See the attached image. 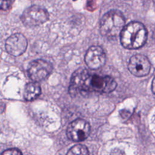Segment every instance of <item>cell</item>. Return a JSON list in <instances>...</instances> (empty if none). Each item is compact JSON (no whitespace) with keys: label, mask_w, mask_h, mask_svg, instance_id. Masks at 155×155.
<instances>
[{"label":"cell","mask_w":155,"mask_h":155,"mask_svg":"<svg viewBox=\"0 0 155 155\" xmlns=\"http://www.w3.org/2000/svg\"><path fill=\"white\" fill-rule=\"evenodd\" d=\"M125 26L123 15L117 10H111L101 18L99 24L101 33L107 38H115L120 35Z\"/></svg>","instance_id":"cell-2"},{"label":"cell","mask_w":155,"mask_h":155,"mask_svg":"<svg viewBox=\"0 0 155 155\" xmlns=\"http://www.w3.org/2000/svg\"><path fill=\"white\" fill-rule=\"evenodd\" d=\"M119 35L120 43L124 47L137 49L146 42L147 30L142 23L131 22L124 27Z\"/></svg>","instance_id":"cell-1"},{"label":"cell","mask_w":155,"mask_h":155,"mask_svg":"<svg viewBox=\"0 0 155 155\" xmlns=\"http://www.w3.org/2000/svg\"><path fill=\"white\" fill-rule=\"evenodd\" d=\"M117 86L116 82L110 76L91 74L88 83V91L97 93H110Z\"/></svg>","instance_id":"cell-4"},{"label":"cell","mask_w":155,"mask_h":155,"mask_svg":"<svg viewBox=\"0 0 155 155\" xmlns=\"http://www.w3.org/2000/svg\"><path fill=\"white\" fill-rule=\"evenodd\" d=\"M48 13L44 8L38 5H32L24 11L21 18L24 25L35 27L45 22L48 19Z\"/></svg>","instance_id":"cell-3"},{"label":"cell","mask_w":155,"mask_h":155,"mask_svg":"<svg viewBox=\"0 0 155 155\" xmlns=\"http://www.w3.org/2000/svg\"><path fill=\"white\" fill-rule=\"evenodd\" d=\"M52 65L44 59H36L28 65V73L30 79L34 82H39L46 78L51 72Z\"/></svg>","instance_id":"cell-6"},{"label":"cell","mask_w":155,"mask_h":155,"mask_svg":"<svg viewBox=\"0 0 155 155\" xmlns=\"http://www.w3.org/2000/svg\"><path fill=\"white\" fill-rule=\"evenodd\" d=\"M12 5L11 0H0V9L2 10H8Z\"/></svg>","instance_id":"cell-13"},{"label":"cell","mask_w":155,"mask_h":155,"mask_svg":"<svg viewBox=\"0 0 155 155\" xmlns=\"http://www.w3.org/2000/svg\"><path fill=\"white\" fill-rule=\"evenodd\" d=\"M90 133V126L85 120L77 119L68 126L67 135L69 139L74 142L83 141Z\"/></svg>","instance_id":"cell-5"},{"label":"cell","mask_w":155,"mask_h":155,"mask_svg":"<svg viewBox=\"0 0 155 155\" xmlns=\"http://www.w3.org/2000/svg\"><path fill=\"white\" fill-rule=\"evenodd\" d=\"M151 90H152V92L155 94V76L152 81V84H151Z\"/></svg>","instance_id":"cell-15"},{"label":"cell","mask_w":155,"mask_h":155,"mask_svg":"<svg viewBox=\"0 0 155 155\" xmlns=\"http://www.w3.org/2000/svg\"><path fill=\"white\" fill-rule=\"evenodd\" d=\"M41 93V86L38 82L28 83L24 90V96L25 100L31 101L37 98Z\"/></svg>","instance_id":"cell-11"},{"label":"cell","mask_w":155,"mask_h":155,"mask_svg":"<svg viewBox=\"0 0 155 155\" xmlns=\"http://www.w3.org/2000/svg\"><path fill=\"white\" fill-rule=\"evenodd\" d=\"M2 154H5V155H11V154L16 155V154H22V152L17 148H10L4 151Z\"/></svg>","instance_id":"cell-14"},{"label":"cell","mask_w":155,"mask_h":155,"mask_svg":"<svg viewBox=\"0 0 155 155\" xmlns=\"http://www.w3.org/2000/svg\"><path fill=\"white\" fill-rule=\"evenodd\" d=\"M7 51L15 56H18L25 52L27 47V40L21 33H15L9 36L5 44Z\"/></svg>","instance_id":"cell-9"},{"label":"cell","mask_w":155,"mask_h":155,"mask_svg":"<svg viewBox=\"0 0 155 155\" xmlns=\"http://www.w3.org/2000/svg\"><path fill=\"white\" fill-rule=\"evenodd\" d=\"M84 60L88 68L92 70H97L105 64L106 55L102 47L93 45L87 51Z\"/></svg>","instance_id":"cell-8"},{"label":"cell","mask_w":155,"mask_h":155,"mask_svg":"<svg viewBox=\"0 0 155 155\" xmlns=\"http://www.w3.org/2000/svg\"><path fill=\"white\" fill-rule=\"evenodd\" d=\"M88 150L87 147L83 145L78 144L72 147L67 152V154H82L85 155L88 154Z\"/></svg>","instance_id":"cell-12"},{"label":"cell","mask_w":155,"mask_h":155,"mask_svg":"<svg viewBox=\"0 0 155 155\" xmlns=\"http://www.w3.org/2000/svg\"><path fill=\"white\" fill-rule=\"evenodd\" d=\"M90 73L88 70L79 68L76 70L71 76L69 91L71 94H75L78 92H85L86 84Z\"/></svg>","instance_id":"cell-10"},{"label":"cell","mask_w":155,"mask_h":155,"mask_svg":"<svg viewBox=\"0 0 155 155\" xmlns=\"http://www.w3.org/2000/svg\"><path fill=\"white\" fill-rule=\"evenodd\" d=\"M128 68L134 76L143 77L149 73L151 69V64L145 56L139 54L131 57L128 64Z\"/></svg>","instance_id":"cell-7"}]
</instances>
